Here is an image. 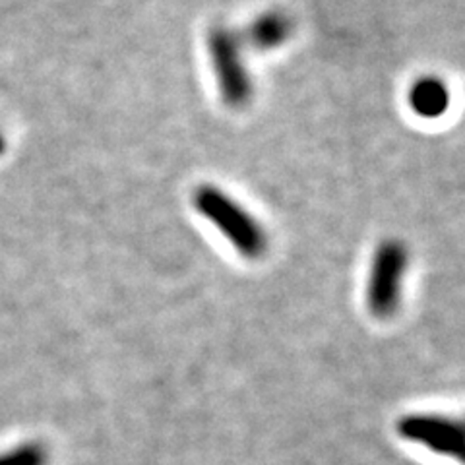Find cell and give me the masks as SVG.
Instances as JSON below:
<instances>
[{"mask_svg": "<svg viewBox=\"0 0 465 465\" xmlns=\"http://www.w3.org/2000/svg\"><path fill=\"white\" fill-rule=\"evenodd\" d=\"M194 208L202 217L220 229L222 235L244 258H260L268 251V235L254 215L231 198L222 188L202 184L194 193Z\"/></svg>", "mask_w": 465, "mask_h": 465, "instance_id": "6da1fadb", "label": "cell"}, {"mask_svg": "<svg viewBox=\"0 0 465 465\" xmlns=\"http://www.w3.org/2000/svg\"><path fill=\"white\" fill-rule=\"evenodd\" d=\"M208 51L225 104L235 109L249 105L254 84L244 64L241 35L227 25H213L208 34Z\"/></svg>", "mask_w": 465, "mask_h": 465, "instance_id": "7a4b0ae2", "label": "cell"}, {"mask_svg": "<svg viewBox=\"0 0 465 465\" xmlns=\"http://www.w3.org/2000/svg\"><path fill=\"white\" fill-rule=\"evenodd\" d=\"M407 266L410 251L401 241L388 239L378 244L367 282V304L372 316L384 320L396 314Z\"/></svg>", "mask_w": 465, "mask_h": 465, "instance_id": "3957f363", "label": "cell"}, {"mask_svg": "<svg viewBox=\"0 0 465 465\" xmlns=\"http://www.w3.org/2000/svg\"><path fill=\"white\" fill-rule=\"evenodd\" d=\"M398 432L405 440L427 446L432 452L465 465V417L405 415L398 420Z\"/></svg>", "mask_w": 465, "mask_h": 465, "instance_id": "277c9868", "label": "cell"}, {"mask_svg": "<svg viewBox=\"0 0 465 465\" xmlns=\"http://www.w3.org/2000/svg\"><path fill=\"white\" fill-rule=\"evenodd\" d=\"M293 32V22L287 14L280 10H270L260 14L244 29V41L254 51H273L282 47Z\"/></svg>", "mask_w": 465, "mask_h": 465, "instance_id": "5b68a950", "label": "cell"}, {"mask_svg": "<svg viewBox=\"0 0 465 465\" xmlns=\"http://www.w3.org/2000/svg\"><path fill=\"white\" fill-rule=\"evenodd\" d=\"M410 105L423 119H439L450 107L448 85L436 76L417 80L410 90Z\"/></svg>", "mask_w": 465, "mask_h": 465, "instance_id": "8992f818", "label": "cell"}, {"mask_svg": "<svg viewBox=\"0 0 465 465\" xmlns=\"http://www.w3.org/2000/svg\"><path fill=\"white\" fill-rule=\"evenodd\" d=\"M49 452L39 442H25L0 454V465H47Z\"/></svg>", "mask_w": 465, "mask_h": 465, "instance_id": "52a82bcc", "label": "cell"}, {"mask_svg": "<svg viewBox=\"0 0 465 465\" xmlns=\"http://www.w3.org/2000/svg\"><path fill=\"white\" fill-rule=\"evenodd\" d=\"M5 150H6V140H5L3 133H0V155H3V153H5Z\"/></svg>", "mask_w": 465, "mask_h": 465, "instance_id": "ba28073f", "label": "cell"}]
</instances>
